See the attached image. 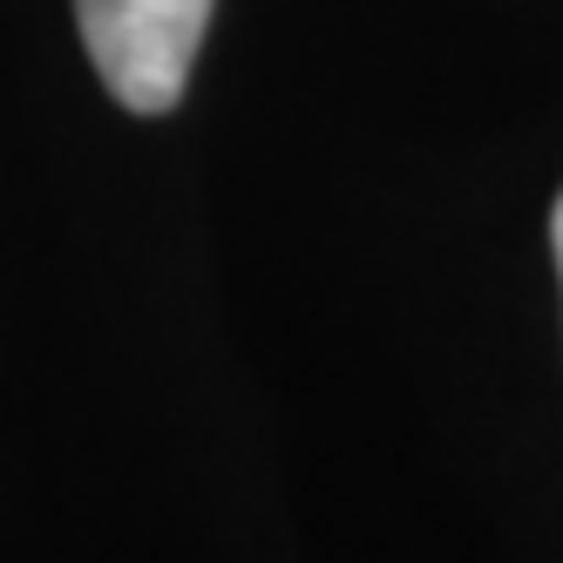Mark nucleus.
<instances>
[{
  "mask_svg": "<svg viewBox=\"0 0 563 563\" xmlns=\"http://www.w3.org/2000/svg\"><path fill=\"white\" fill-rule=\"evenodd\" d=\"M218 0H75L89 62L130 115H164L190 89L197 42Z\"/></svg>",
  "mask_w": 563,
  "mask_h": 563,
  "instance_id": "1",
  "label": "nucleus"
},
{
  "mask_svg": "<svg viewBox=\"0 0 563 563\" xmlns=\"http://www.w3.org/2000/svg\"><path fill=\"white\" fill-rule=\"evenodd\" d=\"M550 252H556V278H563V197H556V211H550Z\"/></svg>",
  "mask_w": 563,
  "mask_h": 563,
  "instance_id": "2",
  "label": "nucleus"
}]
</instances>
